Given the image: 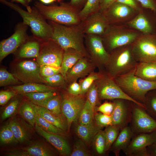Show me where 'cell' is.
I'll list each match as a JSON object with an SVG mask.
<instances>
[{
	"instance_id": "4dcf8cb0",
	"label": "cell",
	"mask_w": 156,
	"mask_h": 156,
	"mask_svg": "<svg viewBox=\"0 0 156 156\" xmlns=\"http://www.w3.org/2000/svg\"><path fill=\"white\" fill-rule=\"evenodd\" d=\"M62 100L60 96L56 94L43 101L33 103L46 108L55 115L60 116L62 114L61 110Z\"/></svg>"
},
{
	"instance_id": "ffe728a7",
	"label": "cell",
	"mask_w": 156,
	"mask_h": 156,
	"mask_svg": "<svg viewBox=\"0 0 156 156\" xmlns=\"http://www.w3.org/2000/svg\"><path fill=\"white\" fill-rule=\"evenodd\" d=\"M156 131L151 133H141L134 135L128 146L123 151L125 155L132 156L136 151L146 148L154 143Z\"/></svg>"
},
{
	"instance_id": "8fae6325",
	"label": "cell",
	"mask_w": 156,
	"mask_h": 156,
	"mask_svg": "<svg viewBox=\"0 0 156 156\" xmlns=\"http://www.w3.org/2000/svg\"><path fill=\"white\" fill-rule=\"evenodd\" d=\"M42 43L40 45L39 53L37 57V62L40 66L48 65L61 67L64 49L52 38Z\"/></svg>"
},
{
	"instance_id": "e575fe53",
	"label": "cell",
	"mask_w": 156,
	"mask_h": 156,
	"mask_svg": "<svg viewBox=\"0 0 156 156\" xmlns=\"http://www.w3.org/2000/svg\"><path fill=\"white\" fill-rule=\"evenodd\" d=\"M94 109L86 100L78 118L79 124L86 125L94 123Z\"/></svg>"
},
{
	"instance_id": "8992f818",
	"label": "cell",
	"mask_w": 156,
	"mask_h": 156,
	"mask_svg": "<svg viewBox=\"0 0 156 156\" xmlns=\"http://www.w3.org/2000/svg\"><path fill=\"white\" fill-rule=\"evenodd\" d=\"M140 34L139 31L118 25H109L101 36L109 53L117 48L131 44Z\"/></svg>"
},
{
	"instance_id": "6f0895ef",
	"label": "cell",
	"mask_w": 156,
	"mask_h": 156,
	"mask_svg": "<svg viewBox=\"0 0 156 156\" xmlns=\"http://www.w3.org/2000/svg\"><path fill=\"white\" fill-rule=\"evenodd\" d=\"M149 156H156V142H154L147 147Z\"/></svg>"
},
{
	"instance_id": "b9f144b4",
	"label": "cell",
	"mask_w": 156,
	"mask_h": 156,
	"mask_svg": "<svg viewBox=\"0 0 156 156\" xmlns=\"http://www.w3.org/2000/svg\"><path fill=\"white\" fill-rule=\"evenodd\" d=\"M94 147L97 153L99 155L105 153V141L103 131L100 130L94 138Z\"/></svg>"
},
{
	"instance_id": "ee69618b",
	"label": "cell",
	"mask_w": 156,
	"mask_h": 156,
	"mask_svg": "<svg viewBox=\"0 0 156 156\" xmlns=\"http://www.w3.org/2000/svg\"><path fill=\"white\" fill-rule=\"evenodd\" d=\"M71 156H88L90 154L85 145L84 142L81 139H78L75 142L73 150L70 155Z\"/></svg>"
},
{
	"instance_id": "680465c9",
	"label": "cell",
	"mask_w": 156,
	"mask_h": 156,
	"mask_svg": "<svg viewBox=\"0 0 156 156\" xmlns=\"http://www.w3.org/2000/svg\"><path fill=\"white\" fill-rule=\"evenodd\" d=\"M147 147L136 151L132 156H149Z\"/></svg>"
},
{
	"instance_id": "1f68e13d",
	"label": "cell",
	"mask_w": 156,
	"mask_h": 156,
	"mask_svg": "<svg viewBox=\"0 0 156 156\" xmlns=\"http://www.w3.org/2000/svg\"><path fill=\"white\" fill-rule=\"evenodd\" d=\"M100 0H87L84 6L79 13L81 21L84 20L92 14L100 11Z\"/></svg>"
},
{
	"instance_id": "836d02e7",
	"label": "cell",
	"mask_w": 156,
	"mask_h": 156,
	"mask_svg": "<svg viewBox=\"0 0 156 156\" xmlns=\"http://www.w3.org/2000/svg\"><path fill=\"white\" fill-rule=\"evenodd\" d=\"M19 112L29 124L34 126L36 123V113L29 101H25L21 105Z\"/></svg>"
},
{
	"instance_id": "7bdbcfd3",
	"label": "cell",
	"mask_w": 156,
	"mask_h": 156,
	"mask_svg": "<svg viewBox=\"0 0 156 156\" xmlns=\"http://www.w3.org/2000/svg\"><path fill=\"white\" fill-rule=\"evenodd\" d=\"M42 77L45 81L46 84L52 87L57 88L67 84L65 78L60 73L49 77Z\"/></svg>"
},
{
	"instance_id": "7dc6e473",
	"label": "cell",
	"mask_w": 156,
	"mask_h": 156,
	"mask_svg": "<svg viewBox=\"0 0 156 156\" xmlns=\"http://www.w3.org/2000/svg\"><path fill=\"white\" fill-rule=\"evenodd\" d=\"M94 118L96 124L101 127H106L112 125L111 116L98 113L95 114Z\"/></svg>"
},
{
	"instance_id": "d6986e66",
	"label": "cell",
	"mask_w": 156,
	"mask_h": 156,
	"mask_svg": "<svg viewBox=\"0 0 156 156\" xmlns=\"http://www.w3.org/2000/svg\"><path fill=\"white\" fill-rule=\"evenodd\" d=\"M35 128L37 132L53 146L61 155H70L71 151L70 146L62 135L47 131L36 124Z\"/></svg>"
},
{
	"instance_id": "d590c367",
	"label": "cell",
	"mask_w": 156,
	"mask_h": 156,
	"mask_svg": "<svg viewBox=\"0 0 156 156\" xmlns=\"http://www.w3.org/2000/svg\"><path fill=\"white\" fill-rule=\"evenodd\" d=\"M105 74L100 72H93L89 75L80 83L81 91L80 95H84L87 93L89 89L95 81L102 77Z\"/></svg>"
},
{
	"instance_id": "ac0fdd59",
	"label": "cell",
	"mask_w": 156,
	"mask_h": 156,
	"mask_svg": "<svg viewBox=\"0 0 156 156\" xmlns=\"http://www.w3.org/2000/svg\"><path fill=\"white\" fill-rule=\"evenodd\" d=\"M81 22L85 34L100 36L104 33L109 25L100 11L92 14Z\"/></svg>"
},
{
	"instance_id": "74e56055",
	"label": "cell",
	"mask_w": 156,
	"mask_h": 156,
	"mask_svg": "<svg viewBox=\"0 0 156 156\" xmlns=\"http://www.w3.org/2000/svg\"><path fill=\"white\" fill-rule=\"evenodd\" d=\"M35 113V124H37L41 128L47 131L61 135H64V131L60 130L42 116L38 115L36 112Z\"/></svg>"
},
{
	"instance_id": "52a82bcc",
	"label": "cell",
	"mask_w": 156,
	"mask_h": 156,
	"mask_svg": "<svg viewBox=\"0 0 156 156\" xmlns=\"http://www.w3.org/2000/svg\"><path fill=\"white\" fill-rule=\"evenodd\" d=\"M131 46L132 54L138 62L156 61V33L140 34Z\"/></svg>"
},
{
	"instance_id": "9f6ffc18",
	"label": "cell",
	"mask_w": 156,
	"mask_h": 156,
	"mask_svg": "<svg viewBox=\"0 0 156 156\" xmlns=\"http://www.w3.org/2000/svg\"><path fill=\"white\" fill-rule=\"evenodd\" d=\"M116 0H100V11L102 12L116 2Z\"/></svg>"
},
{
	"instance_id": "d4e9b609",
	"label": "cell",
	"mask_w": 156,
	"mask_h": 156,
	"mask_svg": "<svg viewBox=\"0 0 156 156\" xmlns=\"http://www.w3.org/2000/svg\"><path fill=\"white\" fill-rule=\"evenodd\" d=\"M84 57L81 53L73 48H69L64 50L60 73L64 78L68 71Z\"/></svg>"
},
{
	"instance_id": "277c9868",
	"label": "cell",
	"mask_w": 156,
	"mask_h": 156,
	"mask_svg": "<svg viewBox=\"0 0 156 156\" xmlns=\"http://www.w3.org/2000/svg\"><path fill=\"white\" fill-rule=\"evenodd\" d=\"M131 44L115 49L109 53L104 72L109 77L114 79L135 68L138 62L132 54Z\"/></svg>"
},
{
	"instance_id": "6125c7cd",
	"label": "cell",
	"mask_w": 156,
	"mask_h": 156,
	"mask_svg": "<svg viewBox=\"0 0 156 156\" xmlns=\"http://www.w3.org/2000/svg\"><path fill=\"white\" fill-rule=\"evenodd\" d=\"M155 142H156V132H155Z\"/></svg>"
},
{
	"instance_id": "f546056e",
	"label": "cell",
	"mask_w": 156,
	"mask_h": 156,
	"mask_svg": "<svg viewBox=\"0 0 156 156\" xmlns=\"http://www.w3.org/2000/svg\"><path fill=\"white\" fill-rule=\"evenodd\" d=\"M29 39L21 46L18 55L23 58H37L39 53L40 45L37 41L38 40L35 38L30 40Z\"/></svg>"
},
{
	"instance_id": "be15d7a7",
	"label": "cell",
	"mask_w": 156,
	"mask_h": 156,
	"mask_svg": "<svg viewBox=\"0 0 156 156\" xmlns=\"http://www.w3.org/2000/svg\"><path fill=\"white\" fill-rule=\"evenodd\" d=\"M6 0L8 1H9L10 0Z\"/></svg>"
},
{
	"instance_id": "83f0119b",
	"label": "cell",
	"mask_w": 156,
	"mask_h": 156,
	"mask_svg": "<svg viewBox=\"0 0 156 156\" xmlns=\"http://www.w3.org/2000/svg\"><path fill=\"white\" fill-rule=\"evenodd\" d=\"M102 128L94 125V123L86 125L79 124L76 127L75 132L81 139L89 144Z\"/></svg>"
},
{
	"instance_id": "f6af8a7d",
	"label": "cell",
	"mask_w": 156,
	"mask_h": 156,
	"mask_svg": "<svg viewBox=\"0 0 156 156\" xmlns=\"http://www.w3.org/2000/svg\"><path fill=\"white\" fill-rule=\"evenodd\" d=\"M19 103L18 99L12 101L4 109L1 116V120H4L13 115L17 111Z\"/></svg>"
},
{
	"instance_id": "cb8c5ba5",
	"label": "cell",
	"mask_w": 156,
	"mask_h": 156,
	"mask_svg": "<svg viewBox=\"0 0 156 156\" xmlns=\"http://www.w3.org/2000/svg\"><path fill=\"white\" fill-rule=\"evenodd\" d=\"M134 135L129 126L121 129L110 149L116 156L120 155L121 151H123L127 147Z\"/></svg>"
},
{
	"instance_id": "f1b7e54d",
	"label": "cell",
	"mask_w": 156,
	"mask_h": 156,
	"mask_svg": "<svg viewBox=\"0 0 156 156\" xmlns=\"http://www.w3.org/2000/svg\"><path fill=\"white\" fill-rule=\"evenodd\" d=\"M8 125L18 142L22 143L28 140L30 135L29 130L19 119L14 118Z\"/></svg>"
},
{
	"instance_id": "7a4b0ae2",
	"label": "cell",
	"mask_w": 156,
	"mask_h": 156,
	"mask_svg": "<svg viewBox=\"0 0 156 156\" xmlns=\"http://www.w3.org/2000/svg\"><path fill=\"white\" fill-rule=\"evenodd\" d=\"M0 2L18 12L23 19V22L30 27L33 37L43 42L52 36L53 29L44 17L34 7L29 6L27 11L18 5L6 0H0Z\"/></svg>"
},
{
	"instance_id": "7402d4cb",
	"label": "cell",
	"mask_w": 156,
	"mask_h": 156,
	"mask_svg": "<svg viewBox=\"0 0 156 156\" xmlns=\"http://www.w3.org/2000/svg\"><path fill=\"white\" fill-rule=\"evenodd\" d=\"M134 17L127 23L128 26L142 34H149L156 33L155 27L152 21L142 10Z\"/></svg>"
},
{
	"instance_id": "bcb514c9",
	"label": "cell",
	"mask_w": 156,
	"mask_h": 156,
	"mask_svg": "<svg viewBox=\"0 0 156 156\" xmlns=\"http://www.w3.org/2000/svg\"><path fill=\"white\" fill-rule=\"evenodd\" d=\"M96 81L93 83L88 91L86 99L94 109L99 100Z\"/></svg>"
},
{
	"instance_id": "816d5d0a",
	"label": "cell",
	"mask_w": 156,
	"mask_h": 156,
	"mask_svg": "<svg viewBox=\"0 0 156 156\" xmlns=\"http://www.w3.org/2000/svg\"><path fill=\"white\" fill-rule=\"evenodd\" d=\"M142 7L148 9L156 15V1L155 0H137Z\"/></svg>"
},
{
	"instance_id": "5bb4252c",
	"label": "cell",
	"mask_w": 156,
	"mask_h": 156,
	"mask_svg": "<svg viewBox=\"0 0 156 156\" xmlns=\"http://www.w3.org/2000/svg\"><path fill=\"white\" fill-rule=\"evenodd\" d=\"M40 66L37 62L24 61L17 64L13 74L24 83H46L45 81L40 75Z\"/></svg>"
},
{
	"instance_id": "f35d334b",
	"label": "cell",
	"mask_w": 156,
	"mask_h": 156,
	"mask_svg": "<svg viewBox=\"0 0 156 156\" xmlns=\"http://www.w3.org/2000/svg\"><path fill=\"white\" fill-rule=\"evenodd\" d=\"M19 80L14 75L5 68L0 70V86H4L9 85H14L20 83Z\"/></svg>"
},
{
	"instance_id": "d6a6232c",
	"label": "cell",
	"mask_w": 156,
	"mask_h": 156,
	"mask_svg": "<svg viewBox=\"0 0 156 156\" xmlns=\"http://www.w3.org/2000/svg\"><path fill=\"white\" fill-rule=\"evenodd\" d=\"M144 105L147 112L156 119V88L147 92Z\"/></svg>"
},
{
	"instance_id": "3957f363",
	"label": "cell",
	"mask_w": 156,
	"mask_h": 156,
	"mask_svg": "<svg viewBox=\"0 0 156 156\" xmlns=\"http://www.w3.org/2000/svg\"><path fill=\"white\" fill-rule=\"evenodd\" d=\"M34 5L46 20L66 26L76 25L81 22L79 16L80 11L69 2L62 1L59 2V5L52 4L47 5L36 1Z\"/></svg>"
},
{
	"instance_id": "681fc988",
	"label": "cell",
	"mask_w": 156,
	"mask_h": 156,
	"mask_svg": "<svg viewBox=\"0 0 156 156\" xmlns=\"http://www.w3.org/2000/svg\"><path fill=\"white\" fill-rule=\"evenodd\" d=\"M114 107V104L112 102H105L96 108L97 111L103 114L111 116Z\"/></svg>"
},
{
	"instance_id": "db71d44e",
	"label": "cell",
	"mask_w": 156,
	"mask_h": 156,
	"mask_svg": "<svg viewBox=\"0 0 156 156\" xmlns=\"http://www.w3.org/2000/svg\"><path fill=\"white\" fill-rule=\"evenodd\" d=\"M81 87L80 84L76 81H75L68 85L67 92L69 94L74 95H80Z\"/></svg>"
},
{
	"instance_id": "94428289",
	"label": "cell",
	"mask_w": 156,
	"mask_h": 156,
	"mask_svg": "<svg viewBox=\"0 0 156 156\" xmlns=\"http://www.w3.org/2000/svg\"><path fill=\"white\" fill-rule=\"evenodd\" d=\"M41 3L46 4L53 3L55 2H59L62 1V0H39Z\"/></svg>"
},
{
	"instance_id": "5b68a950",
	"label": "cell",
	"mask_w": 156,
	"mask_h": 156,
	"mask_svg": "<svg viewBox=\"0 0 156 156\" xmlns=\"http://www.w3.org/2000/svg\"><path fill=\"white\" fill-rule=\"evenodd\" d=\"M135 69L114 79L122 90L136 101L144 104L145 95L156 88V82L149 81L136 75Z\"/></svg>"
},
{
	"instance_id": "30bf717a",
	"label": "cell",
	"mask_w": 156,
	"mask_h": 156,
	"mask_svg": "<svg viewBox=\"0 0 156 156\" xmlns=\"http://www.w3.org/2000/svg\"><path fill=\"white\" fill-rule=\"evenodd\" d=\"M129 127L134 135L148 133L156 131V119L143 107L134 103Z\"/></svg>"
},
{
	"instance_id": "91938a15",
	"label": "cell",
	"mask_w": 156,
	"mask_h": 156,
	"mask_svg": "<svg viewBox=\"0 0 156 156\" xmlns=\"http://www.w3.org/2000/svg\"><path fill=\"white\" fill-rule=\"evenodd\" d=\"M12 2L19 3L23 6L27 8L29 6L30 3L32 0H11Z\"/></svg>"
},
{
	"instance_id": "484cf974",
	"label": "cell",
	"mask_w": 156,
	"mask_h": 156,
	"mask_svg": "<svg viewBox=\"0 0 156 156\" xmlns=\"http://www.w3.org/2000/svg\"><path fill=\"white\" fill-rule=\"evenodd\" d=\"M135 74L149 81L156 82V61L138 62L135 69Z\"/></svg>"
},
{
	"instance_id": "4316f807",
	"label": "cell",
	"mask_w": 156,
	"mask_h": 156,
	"mask_svg": "<svg viewBox=\"0 0 156 156\" xmlns=\"http://www.w3.org/2000/svg\"><path fill=\"white\" fill-rule=\"evenodd\" d=\"M17 94H24L26 93L38 92L55 91L57 89L55 88L37 83H25L23 84L12 86L10 87Z\"/></svg>"
},
{
	"instance_id": "e0dca14e",
	"label": "cell",
	"mask_w": 156,
	"mask_h": 156,
	"mask_svg": "<svg viewBox=\"0 0 156 156\" xmlns=\"http://www.w3.org/2000/svg\"><path fill=\"white\" fill-rule=\"evenodd\" d=\"M96 67L90 58L82 57L67 72L65 78L66 84L69 85L78 79L90 74L94 72Z\"/></svg>"
},
{
	"instance_id": "11a10c76",
	"label": "cell",
	"mask_w": 156,
	"mask_h": 156,
	"mask_svg": "<svg viewBox=\"0 0 156 156\" xmlns=\"http://www.w3.org/2000/svg\"><path fill=\"white\" fill-rule=\"evenodd\" d=\"M87 0H70V5L79 11L84 6Z\"/></svg>"
},
{
	"instance_id": "60d3db41",
	"label": "cell",
	"mask_w": 156,
	"mask_h": 156,
	"mask_svg": "<svg viewBox=\"0 0 156 156\" xmlns=\"http://www.w3.org/2000/svg\"><path fill=\"white\" fill-rule=\"evenodd\" d=\"M0 142L2 144L18 143L8 125L3 127L0 130Z\"/></svg>"
},
{
	"instance_id": "4fadbf2b",
	"label": "cell",
	"mask_w": 156,
	"mask_h": 156,
	"mask_svg": "<svg viewBox=\"0 0 156 156\" xmlns=\"http://www.w3.org/2000/svg\"><path fill=\"white\" fill-rule=\"evenodd\" d=\"M62 98V111L67 120L68 130L72 123L78 119L86 99L83 95H73L67 92Z\"/></svg>"
},
{
	"instance_id": "6da1fadb",
	"label": "cell",
	"mask_w": 156,
	"mask_h": 156,
	"mask_svg": "<svg viewBox=\"0 0 156 156\" xmlns=\"http://www.w3.org/2000/svg\"><path fill=\"white\" fill-rule=\"evenodd\" d=\"M52 27L51 38L55 40L64 50L69 48L74 49L85 57L90 58L84 43L85 34L81 21L79 24L66 26L48 20Z\"/></svg>"
},
{
	"instance_id": "f907efd6",
	"label": "cell",
	"mask_w": 156,
	"mask_h": 156,
	"mask_svg": "<svg viewBox=\"0 0 156 156\" xmlns=\"http://www.w3.org/2000/svg\"><path fill=\"white\" fill-rule=\"evenodd\" d=\"M17 93L13 90H2L0 92V105L5 104L11 98L14 97Z\"/></svg>"
},
{
	"instance_id": "f5cc1de1",
	"label": "cell",
	"mask_w": 156,
	"mask_h": 156,
	"mask_svg": "<svg viewBox=\"0 0 156 156\" xmlns=\"http://www.w3.org/2000/svg\"><path fill=\"white\" fill-rule=\"evenodd\" d=\"M116 2L128 6L138 12L142 10V7L137 0H116Z\"/></svg>"
},
{
	"instance_id": "9c48e42d",
	"label": "cell",
	"mask_w": 156,
	"mask_h": 156,
	"mask_svg": "<svg viewBox=\"0 0 156 156\" xmlns=\"http://www.w3.org/2000/svg\"><path fill=\"white\" fill-rule=\"evenodd\" d=\"M96 82L99 99H126L131 101L145 109L144 104L136 101L128 96L122 90L114 79L106 74Z\"/></svg>"
},
{
	"instance_id": "e7e4bbea",
	"label": "cell",
	"mask_w": 156,
	"mask_h": 156,
	"mask_svg": "<svg viewBox=\"0 0 156 156\" xmlns=\"http://www.w3.org/2000/svg\"><path fill=\"white\" fill-rule=\"evenodd\" d=\"M155 0V1H156V0Z\"/></svg>"
},
{
	"instance_id": "8d00e7d4",
	"label": "cell",
	"mask_w": 156,
	"mask_h": 156,
	"mask_svg": "<svg viewBox=\"0 0 156 156\" xmlns=\"http://www.w3.org/2000/svg\"><path fill=\"white\" fill-rule=\"evenodd\" d=\"M105 141V151L110 150L120 131L117 127L112 125L106 127L103 131Z\"/></svg>"
},
{
	"instance_id": "2e32d148",
	"label": "cell",
	"mask_w": 156,
	"mask_h": 156,
	"mask_svg": "<svg viewBox=\"0 0 156 156\" xmlns=\"http://www.w3.org/2000/svg\"><path fill=\"white\" fill-rule=\"evenodd\" d=\"M137 12L128 6L115 2L101 12L109 25H118L131 18Z\"/></svg>"
},
{
	"instance_id": "44dd1931",
	"label": "cell",
	"mask_w": 156,
	"mask_h": 156,
	"mask_svg": "<svg viewBox=\"0 0 156 156\" xmlns=\"http://www.w3.org/2000/svg\"><path fill=\"white\" fill-rule=\"evenodd\" d=\"M6 154L10 156H51L53 154L42 143L36 142L19 150L9 151Z\"/></svg>"
},
{
	"instance_id": "ab89813d",
	"label": "cell",
	"mask_w": 156,
	"mask_h": 156,
	"mask_svg": "<svg viewBox=\"0 0 156 156\" xmlns=\"http://www.w3.org/2000/svg\"><path fill=\"white\" fill-rule=\"evenodd\" d=\"M57 94L55 91L38 92L26 93L23 95L33 103L43 101Z\"/></svg>"
},
{
	"instance_id": "9a60e30c",
	"label": "cell",
	"mask_w": 156,
	"mask_h": 156,
	"mask_svg": "<svg viewBox=\"0 0 156 156\" xmlns=\"http://www.w3.org/2000/svg\"><path fill=\"white\" fill-rule=\"evenodd\" d=\"M114 107L111 115L112 125L120 131L128 126L132 118L134 102L127 100L118 99L113 100Z\"/></svg>"
},
{
	"instance_id": "603a6c76",
	"label": "cell",
	"mask_w": 156,
	"mask_h": 156,
	"mask_svg": "<svg viewBox=\"0 0 156 156\" xmlns=\"http://www.w3.org/2000/svg\"><path fill=\"white\" fill-rule=\"evenodd\" d=\"M35 111L45 119L64 131L68 129L67 120L64 119L63 116H58L52 113L46 108L37 105L29 101Z\"/></svg>"
},
{
	"instance_id": "7c38bea8",
	"label": "cell",
	"mask_w": 156,
	"mask_h": 156,
	"mask_svg": "<svg viewBox=\"0 0 156 156\" xmlns=\"http://www.w3.org/2000/svg\"><path fill=\"white\" fill-rule=\"evenodd\" d=\"M28 27L23 22L18 23L15 27L13 34L0 42L1 62L7 55L15 52L29 39L27 33Z\"/></svg>"
},
{
	"instance_id": "ba28073f",
	"label": "cell",
	"mask_w": 156,
	"mask_h": 156,
	"mask_svg": "<svg viewBox=\"0 0 156 156\" xmlns=\"http://www.w3.org/2000/svg\"><path fill=\"white\" fill-rule=\"evenodd\" d=\"M84 43L90 59L99 71L104 73L109 54L105 49L100 36L85 34Z\"/></svg>"
},
{
	"instance_id": "c3c4849f",
	"label": "cell",
	"mask_w": 156,
	"mask_h": 156,
	"mask_svg": "<svg viewBox=\"0 0 156 156\" xmlns=\"http://www.w3.org/2000/svg\"><path fill=\"white\" fill-rule=\"evenodd\" d=\"M60 71L61 67H57L48 65H42L40 66V75L43 77L52 76L60 73Z\"/></svg>"
}]
</instances>
